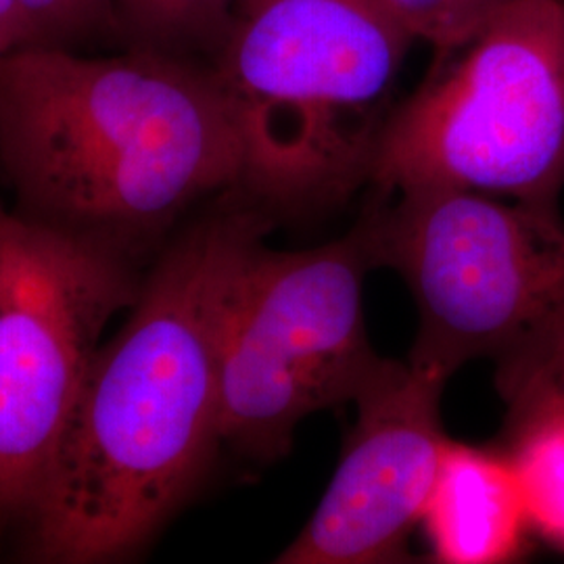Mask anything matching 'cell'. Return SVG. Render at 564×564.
<instances>
[{
	"label": "cell",
	"mask_w": 564,
	"mask_h": 564,
	"mask_svg": "<svg viewBox=\"0 0 564 564\" xmlns=\"http://www.w3.org/2000/svg\"><path fill=\"white\" fill-rule=\"evenodd\" d=\"M274 209L237 188L170 242L101 343L20 524L25 561L137 554L207 473L220 437L226 318Z\"/></svg>",
	"instance_id": "cell-1"
},
{
	"label": "cell",
	"mask_w": 564,
	"mask_h": 564,
	"mask_svg": "<svg viewBox=\"0 0 564 564\" xmlns=\"http://www.w3.org/2000/svg\"><path fill=\"white\" fill-rule=\"evenodd\" d=\"M0 170L18 209L139 258L197 203L245 191L212 63L23 44L0 57Z\"/></svg>",
	"instance_id": "cell-2"
},
{
	"label": "cell",
	"mask_w": 564,
	"mask_h": 564,
	"mask_svg": "<svg viewBox=\"0 0 564 564\" xmlns=\"http://www.w3.org/2000/svg\"><path fill=\"white\" fill-rule=\"evenodd\" d=\"M414 36L375 0H247L212 61L245 151V191L274 212L368 182Z\"/></svg>",
	"instance_id": "cell-3"
},
{
	"label": "cell",
	"mask_w": 564,
	"mask_h": 564,
	"mask_svg": "<svg viewBox=\"0 0 564 564\" xmlns=\"http://www.w3.org/2000/svg\"><path fill=\"white\" fill-rule=\"evenodd\" d=\"M368 184L381 197L470 191L558 207L564 188V0H512L435 51L395 105Z\"/></svg>",
	"instance_id": "cell-4"
},
{
	"label": "cell",
	"mask_w": 564,
	"mask_h": 564,
	"mask_svg": "<svg viewBox=\"0 0 564 564\" xmlns=\"http://www.w3.org/2000/svg\"><path fill=\"white\" fill-rule=\"evenodd\" d=\"M360 223L375 265L398 270L416 300L408 362L447 381L470 360L514 362L563 335L558 207L421 191L384 197Z\"/></svg>",
	"instance_id": "cell-5"
},
{
	"label": "cell",
	"mask_w": 564,
	"mask_h": 564,
	"mask_svg": "<svg viewBox=\"0 0 564 564\" xmlns=\"http://www.w3.org/2000/svg\"><path fill=\"white\" fill-rule=\"evenodd\" d=\"M372 268L362 223L316 249L262 245L253 253L224 328V445L272 463L289 452L303 419L360 395L384 362L364 324V276Z\"/></svg>",
	"instance_id": "cell-6"
},
{
	"label": "cell",
	"mask_w": 564,
	"mask_h": 564,
	"mask_svg": "<svg viewBox=\"0 0 564 564\" xmlns=\"http://www.w3.org/2000/svg\"><path fill=\"white\" fill-rule=\"evenodd\" d=\"M139 258L0 202V538L20 527Z\"/></svg>",
	"instance_id": "cell-7"
},
{
	"label": "cell",
	"mask_w": 564,
	"mask_h": 564,
	"mask_svg": "<svg viewBox=\"0 0 564 564\" xmlns=\"http://www.w3.org/2000/svg\"><path fill=\"white\" fill-rule=\"evenodd\" d=\"M445 383L414 364L384 360L354 400L358 421L321 505L276 563L410 561L408 542L449 440L440 421Z\"/></svg>",
	"instance_id": "cell-8"
},
{
	"label": "cell",
	"mask_w": 564,
	"mask_h": 564,
	"mask_svg": "<svg viewBox=\"0 0 564 564\" xmlns=\"http://www.w3.org/2000/svg\"><path fill=\"white\" fill-rule=\"evenodd\" d=\"M421 524L437 563L519 561L531 524L508 452L447 440Z\"/></svg>",
	"instance_id": "cell-9"
},
{
	"label": "cell",
	"mask_w": 564,
	"mask_h": 564,
	"mask_svg": "<svg viewBox=\"0 0 564 564\" xmlns=\"http://www.w3.org/2000/svg\"><path fill=\"white\" fill-rule=\"evenodd\" d=\"M116 30L128 48L212 61L239 20V0H111ZM209 61V63H212Z\"/></svg>",
	"instance_id": "cell-10"
},
{
	"label": "cell",
	"mask_w": 564,
	"mask_h": 564,
	"mask_svg": "<svg viewBox=\"0 0 564 564\" xmlns=\"http://www.w3.org/2000/svg\"><path fill=\"white\" fill-rule=\"evenodd\" d=\"M506 435L531 531L564 552V412L533 416Z\"/></svg>",
	"instance_id": "cell-11"
},
{
	"label": "cell",
	"mask_w": 564,
	"mask_h": 564,
	"mask_svg": "<svg viewBox=\"0 0 564 564\" xmlns=\"http://www.w3.org/2000/svg\"><path fill=\"white\" fill-rule=\"evenodd\" d=\"M506 429L547 412H564V333L542 349L498 366Z\"/></svg>",
	"instance_id": "cell-12"
},
{
	"label": "cell",
	"mask_w": 564,
	"mask_h": 564,
	"mask_svg": "<svg viewBox=\"0 0 564 564\" xmlns=\"http://www.w3.org/2000/svg\"><path fill=\"white\" fill-rule=\"evenodd\" d=\"M414 41H426L435 51L470 36L485 21L512 0H375Z\"/></svg>",
	"instance_id": "cell-13"
},
{
	"label": "cell",
	"mask_w": 564,
	"mask_h": 564,
	"mask_svg": "<svg viewBox=\"0 0 564 564\" xmlns=\"http://www.w3.org/2000/svg\"><path fill=\"white\" fill-rule=\"evenodd\" d=\"M28 42L65 46L116 30L111 0H18Z\"/></svg>",
	"instance_id": "cell-14"
},
{
	"label": "cell",
	"mask_w": 564,
	"mask_h": 564,
	"mask_svg": "<svg viewBox=\"0 0 564 564\" xmlns=\"http://www.w3.org/2000/svg\"><path fill=\"white\" fill-rule=\"evenodd\" d=\"M28 42L18 0H0V57Z\"/></svg>",
	"instance_id": "cell-15"
},
{
	"label": "cell",
	"mask_w": 564,
	"mask_h": 564,
	"mask_svg": "<svg viewBox=\"0 0 564 564\" xmlns=\"http://www.w3.org/2000/svg\"><path fill=\"white\" fill-rule=\"evenodd\" d=\"M242 2H247V0H239V9H241Z\"/></svg>",
	"instance_id": "cell-16"
}]
</instances>
